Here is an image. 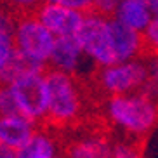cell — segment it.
I'll return each mask as SVG.
<instances>
[{"instance_id": "cell-16", "label": "cell", "mask_w": 158, "mask_h": 158, "mask_svg": "<svg viewBox=\"0 0 158 158\" xmlns=\"http://www.w3.org/2000/svg\"><path fill=\"white\" fill-rule=\"evenodd\" d=\"M0 4L5 5L16 16H21V14H31V12H35L42 5V0H0Z\"/></svg>"}, {"instance_id": "cell-18", "label": "cell", "mask_w": 158, "mask_h": 158, "mask_svg": "<svg viewBox=\"0 0 158 158\" xmlns=\"http://www.w3.org/2000/svg\"><path fill=\"white\" fill-rule=\"evenodd\" d=\"M118 4H120V0H94L92 12L104 16L108 19H113L116 14V9H118Z\"/></svg>"}, {"instance_id": "cell-3", "label": "cell", "mask_w": 158, "mask_h": 158, "mask_svg": "<svg viewBox=\"0 0 158 158\" xmlns=\"http://www.w3.org/2000/svg\"><path fill=\"white\" fill-rule=\"evenodd\" d=\"M106 116L127 132L143 134L155 125L158 108L155 101L144 94H122L106 99Z\"/></svg>"}, {"instance_id": "cell-5", "label": "cell", "mask_w": 158, "mask_h": 158, "mask_svg": "<svg viewBox=\"0 0 158 158\" xmlns=\"http://www.w3.org/2000/svg\"><path fill=\"white\" fill-rule=\"evenodd\" d=\"M9 84L16 101L19 115L30 118L31 122L45 120L47 115V80L45 71H26L16 77Z\"/></svg>"}, {"instance_id": "cell-21", "label": "cell", "mask_w": 158, "mask_h": 158, "mask_svg": "<svg viewBox=\"0 0 158 158\" xmlns=\"http://www.w3.org/2000/svg\"><path fill=\"white\" fill-rule=\"evenodd\" d=\"M0 158H16V149L0 143Z\"/></svg>"}, {"instance_id": "cell-19", "label": "cell", "mask_w": 158, "mask_h": 158, "mask_svg": "<svg viewBox=\"0 0 158 158\" xmlns=\"http://www.w3.org/2000/svg\"><path fill=\"white\" fill-rule=\"evenodd\" d=\"M111 158H141V156L129 144H115L111 148Z\"/></svg>"}, {"instance_id": "cell-11", "label": "cell", "mask_w": 158, "mask_h": 158, "mask_svg": "<svg viewBox=\"0 0 158 158\" xmlns=\"http://www.w3.org/2000/svg\"><path fill=\"white\" fill-rule=\"evenodd\" d=\"M111 144L99 134H85L70 143L66 158H111Z\"/></svg>"}, {"instance_id": "cell-2", "label": "cell", "mask_w": 158, "mask_h": 158, "mask_svg": "<svg viewBox=\"0 0 158 158\" xmlns=\"http://www.w3.org/2000/svg\"><path fill=\"white\" fill-rule=\"evenodd\" d=\"M12 35H14L16 54L35 70L45 71L56 44V37L44 26L37 14L31 12L16 16Z\"/></svg>"}, {"instance_id": "cell-7", "label": "cell", "mask_w": 158, "mask_h": 158, "mask_svg": "<svg viewBox=\"0 0 158 158\" xmlns=\"http://www.w3.org/2000/svg\"><path fill=\"white\" fill-rule=\"evenodd\" d=\"M35 14L56 38L75 37L85 18V14L80 10L70 9L63 4H47V2H42V5L35 10Z\"/></svg>"}, {"instance_id": "cell-20", "label": "cell", "mask_w": 158, "mask_h": 158, "mask_svg": "<svg viewBox=\"0 0 158 158\" xmlns=\"http://www.w3.org/2000/svg\"><path fill=\"white\" fill-rule=\"evenodd\" d=\"M59 4L70 7V9L75 10H80V12H92V7H94V0H59Z\"/></svg>"}, {"instance_id": "cell-8", "label": "cell", "mask_w": 158, "mask_h": 158, "mask_svg": "<svg viewBox=\"0 0 158 158\" xmlns=\"http://www.w3.org/2000/svg\"><path fill=\"white\" fill-rule=\"evenodd\" d=\"M110 35L113 42V51L118 63L134 59H143L144 56V37L143 31L132 30L120 23L118 19H110Z\"/></svg>"}, {"instance_id": "cell-4", "label": "cell", "mask_w": 158, "mask_h": 158, "mask_svg": "<svg viewBox=\"0 0 158 158\" xmlns=\"http://www.w3.org/2000/svg\"><path fill=\"white\" fill-rule=\"evenodd\" d=\"M78 45L82 47L85 57L98 68L111 66L116 61L113 42L110 35V19L96 12H87L78 33L75 35Z\"/></svg>"}, {"instance_id": "cell-14", "label": "cell", "mask_w": 158, "mask_h": 158, "mask_svg": "<svg viewBox=\"0 0 158 158\" xmlns=\"http://www.w3.org/2000/svg\"><path fill=\"white\" fill-rule=\"evenodd\" d=\"M16 158H61L59 144L51 132L35 130V134L16 149Z\"/></svg>"}, {"instance_id": "cell-13", "label": "cell", "mask_w": 158, "mask_h": 158, "mask_svg": "<svg viewBox=\"0 0 158 158\" xmlns=\"http://www.w3.org/2000/svg\"><path fill=\"white\" fill-rule=\"evenodd\" d=\"M115 19L137 31H144L153 19L148 0H120Z\"/></svg>"}, {"instance_id": "cell-10", "label": "cell", "mask_w": 158, "mask_h": 158, "mask_svg": "<svg viewBox=\"0 0 158 158\" xmlns=\"http://www.w3.org/2000/svg\"><path fill=\"white\" fill-rule=\"evenodd\" d=\"M37 123L19 115H0V143L12 149H19L35 134Z\"/></svg>"}, {"instance_id": "cell-9", "label": "cell", "mask_w": 158, "mask_h": 158, "mask_svg": "<svg viewBox=\"0 0 158 158\" xmlns=\"http://www.w3.org/2000/svg\"><path fill=\"white\" fill-rule=\"evenodd\" d=\"M84 61H89V59L85 57L82 47L78 45L75 37L56 38L51 59H49V68L78 77L80 70L84 66Z\"/></svg>"}, {"instance_id": "cell-1", "label": "cell", "mask_w": 158, "mask_h": 158, "mask_svg": "<svg viewBox=\"0 0 158 158\" xmlns=\"http://www.w3.org/2000/svg\"><path fill=\"white\" fill-rule=\"evenodd\" d=\"M47 115L45 120L54 127H68L82 116L84 90L75 75L57 70L45 71Z\"/></svg>"}, {"instance_id": "cell-6", "label": "cell", "mask_w": 158, "mask_h": 158, "mask_svg": "<svg viewBox=\"0 0 158 158\" xmlns=\"http://www.w3.org/2000/svg\"><path fill=\"white\" fill-rule=\"evenodd\" d=\"M146 63L143 59L115 63L111 66H101L96 73V84L101 92L110 96L135 92L146 82Z\"/></svg>"}, {"instance_id": "cell-12", "label": "cell", "mask_w": 158, "mask_h": 158, "mask_svg": "<svg viewBox=\"0 0 158 158\" xmlns=\"http://www.w3.org/2000/svg\"><path fill=\"white\" fill-rule=\"evenodd\" d=\"M14 23L16 14L10 12L5 5L0 4V82L4 78L7 68L16 57L14 47Z\"/></svg>"}, {"instance_id": "cell-22", "label": "cell", "mask_w": 158, "mask_h": 158, "mask_svg": "<svg viewBox=\"0 0 158 158\" xmlns=\"http://www.w3.org/2000/svg\"><path fill=\"white\" fill-rule=\"evenodd\" d=\"M149 9H151V14L153 18H158V0H148Z\"/></svg>"}, {"instance_id": "cell-17", "label": "cell", "mask_w": 158, "mask_h": 158, "mask_svg": "<svg viewBox=\"0 0 158 158\" xmlns=\"http://www.w3.org/2000/svg\"><path fill=\"white\" fill-rule=\"evenodd\" d=\"M18 108L9 84L0 82V115H16Z\"/></svg>"}, {"instance_id": "cell-15", "label": "cell", "mask_w": 158, "mask_h": 158, "mask_svg": "<svg viewBox=\"0 0 158 158\" xmlns=\"http://www.w3.org/2000/svg\"><path fill=\"white\" fill-rule=\"evenodd\" d=\"M144 37V56L143 59L148 57H158V18H153L143 31Z\"/></svg>"}]
</instances>
